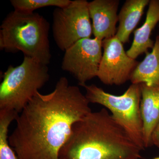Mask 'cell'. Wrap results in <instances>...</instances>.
Wrapping results in <instances>:
<instances>
[{
    "instance_id": "obj_1",
    "label": "cell",
    "mask_w": 159,
    "mask_h": 159,
    "mask_svg": "<svg viewBox=\"0 0 159 159\" xmlns=\"http://www.w3.org/2000/svg\"><path fill=\"white\" fill-rule=\"evenodd\" d=\"M89 103L65 77L51 93L38 92L19 114L9 136L18 159H59L74 123L92 111Z\"/></svg>"
},
{
    "instance_id": "obj_3",
    "label": "cell",
    "mask_w": 159,
    "mask_h": 159,
    "mask_svg": "<svg viewBox=\"0 0 159 159\" xmlns=\"http://www.w3.org/2000/svg\"><path fill=\"white\" fill-rule=\"evenodd\" d=\"M50 24L37 12L13 10L0 27V49L8 53L22 52L24 56L48 65L51 62Z\"/></svg>"
},
{
    "instance_id": "obj_13",
    "label": "cell",
    "mask_w": 159,
    "mask_h": 159,
    "mask_svg": "<svg viewBox=\"0 0 159 159\" xmlns=\"http://www.w3.org/2000/svg\"><path fill=\"white\" fill-rule=\"evenodd\" d=\"M132 84H145L148 86L159 88V35L157 36L152 51L146 53L131 75Z\"/></svg>"
},
{
    "instance_id": "obj_16",
    "label": "cell",
    "mask_w": 159,
    "mask_h": 159,
    "mask_svg": "<svg viewBox=\"0 0 159 159\" xmlns=\"http://www.w3.org/2000/svg\"><path fill=\"white\" fill-rule=\"evenodd\" d=\"M153 145H155L159 148V125L154 134L152 137Z\"/></svg>"
},
{
    "instance_id": "obj_15",
    "label": "cell",
    "mask_w": 159,
    "mask_h": 159,
    "mask_svg": "<svg viewBox=\"0 0 159 159\" xmlns=\"http://www.w3.org/2000/svg\"><path fill=\"white\" fill-rule=\"evenodd\" d=\"M14 117L8 114L0 115V159H18L9 142V125L14 121Z\"/></svg>"
},
{
    "instance_id": "obj_5",
    "label": "cell",
    "mask_w": 159,
    "mask_h": 159,
    "mask_svg": "<svg viewBox=\"0 0 159 159\" xmlns=\"http://www.w3.org/2000/svg\"><path fill=\"white\" fill-rule=\"evenodd\" d=\"M85 97L90 103L103 106L111 116L142 150H145L141 113L142 99L140 84H131L122 95L107 93L95 84H83Z\"/></svg>"
},
{
    "instance_id": "obj_2",
    "label": "cell",
    "mask_w": 159,
    "mask_h": 159,
    "mask_svg": "<svg viewBox=\"0 0 159 159\" xmlns=\"http://www.w3.org/2000/svg\"><path fill=\"white\" fill-rule=\"evenodd\" d=\"M142 150L106 108L75 122L59 159H140Z\"/></svg>"
},
{
    "instance_id": "obj_4",
    "label": "cell",
    "mask_w": 159,
    "mask_h": 159,
    "mask_svg": "<svg viewBox=\"0 0 159 159\" xmlns=\"http://www.w3.org/2000/svg\"><path fill=\"white\" fill-rule=\"evenodd\" d=\"M50 78L48 65L24 56L16 67L10 65L0 84V110L20 113Z\"/></svg>"
},
{
    "instance_id": "obj_9",
    "label": "cell",
    "mask_w": 159,
    "mask_h": 159,
    "mask_svg": "<svg viewBox=\"0 0 159 159\" xmlns=\"http://www.w3.org/2000/svg\"><path fill=\"white\" fill-rule=\"evenodd\" d=\"M119 3V0L89 2V13L93 22V33L95 38L103 40L116 35Z\"/></svg>"
},
{
    "instance_id": "obj_12",
    "label": "cell",
    "mask_w": 159,
    "mask_h": 159,
    "mask_svg": "<svg viewBox=\"0 0 159 159\" xmlns=\"http://www.w3.org/2000/svg\"><path fill=\"white\" fill-rule=\"evenodd\" d=\"M149 0H126L118 14L119 25L116 36L122 43L128 42L141 20Z\"/></svg>"
},
{
    "instance_id": "obj_8",
    "label": "cell",
    "mask_w": 159,
    "mask_h": 159,
    "mask_svg": "<svg viewBox=\"0 0 159 159\" xmlns=\"http://www.w3.org/2000/svg\"><path fill=\"white\" fill-rule=\"evenodd\" d=\"M103 52L97 77L103 84L120 85L130 80L139 64L124 50L123 44L116 35L103 39Z\"/></svg>"
},
{
    "instance_id": "obj_17",
    "label": "cell",
    "mask_w": 159,
    "mask_h": 159,
    "mask_svg": "<svg viewBox=\"0 0 159 159\" xmlns=\"http://www.w3.org/2000/svg\"><path fill=\"white\" fill-rule=\"evenodd\" d=\"M153 159H159V157H158L155 158H154Z\"/></svg>"
},
{
    "instance_id": "obj_6",
    "label": "cell",
    "mask_w": 159,
    "mask_h": 159,
    "mask_svg": "<svg viewBox=\"0 0 159 159\" xmlns=\"http://www.w3.org/2000/svg\"><path fill=\"white\" fill-rule=\"evenodd\" d=\"M86 0H74L53 13L52 31L57 47L65 52L78 41L89 38L93 33Z\"/></svg>"
},
{
    "instance_id": "obj_7",
    "label": "cell",
    "mask_w": 159,
    "mask_h": 159,
    "mask_svg": "<svg viewBox=\"0 0 159 159\" xmlns=\"http://www.w3.org/2000/svg\"><path fill=\"white\" fill-rule=\"evenodd\" d=\"M102 40L83 39L65 52L61 67L77 79L79 85L97 77L102 58Z\"/></svg>"
},
{
    "instance_id": "obj_11",
    "label": "cell",
    "mask_w": 159,
    "mask_h": 159,
    "mask_svg": "<svg viewBox=\"0 0 159 159\" xmlns=\"http://www.w3.org/2000/svg\"><path fill=\"white\" fill-rule=\"evenodd\" d=\"M145 22L134 33L131 46L126 51L131 58L136 59L143 53L153 48L154 42L151 39L152 31L159 22V0H151L148 4Z\"/></svg>"
},
{
    "instance_id": "obj_10",
    "label": "cell",
    "mask_w": 159,
    "mask_h": 159,
    "mask_svg": "<svg viewBox=\"0 0 159 159\" xmlns=\"http://www.w3.org/2000/svg\"><path fill=\"white\" fill-rule=\"evenodd\" d=\"M142 99L141 113L145 148L153 145L152 137L159 125V88L140 84Z\"/></svg>"
},
{
    "instance_id": "obj_14",
    "label": "cell",
    "mask_w": 159,
    "mask_h": 159,
    "mask_svg": "<svg viewBox=\"0 0 159 159\" xmlns=\"http://www.w3.org/2000/svg\"><path fill=\"white\" fill-rule=\"evenodd\" d=\"M71 0H11L15 10L26 12H34L36 9L54 6L63 8L68 6Z\"/></svg>"
}]
</instances>
